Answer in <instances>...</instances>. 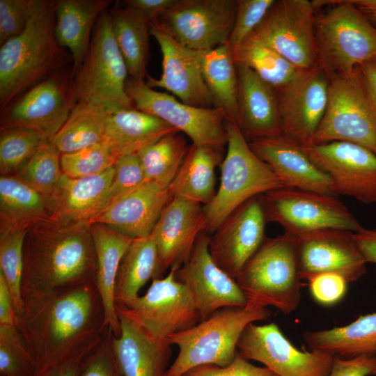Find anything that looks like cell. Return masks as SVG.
Here are the masks:
<instances>
[{
	"mask_svg": "<svg viewBox=\"0 0 376 376\" xmlns=\"http://www.w3.org/2000/svg\"><path fill=\"white\" fill-rule=\"evenodd\" d=\"M117 159L102 143L61 155V169L72 178L100 173L113 166Z\"/></svg>",
	"mask_w": 376,
	"mask_h": 376,
	"instance_id": "45",
	"label": "cell"
},
{
	"mask_svg": "<svg viewBox=\"0 0 376 376\" xmlns=\"http://www.w3.org/2000/svg\"><path fill=\"white\" fill-rule=\"evenodd\" d=\"M111 0H56L55 36L68 49L72 59L74 75L88 52L95 25Z\"/></svg>",
	"mask_w": 376,
	"mask_h": 376,
	"instance_id": "31",
	"label": "cell"
},
{
	"mask_svg": "<svg viewBox=\"0 0 376 376\" xmlns=\"http://www.w3.org/2000/svg\"><path fill=\"white\" fill-rule=\"evenodd\" d=\"M332 141L358 144L376 155V105L359 67L329 77L327 109L312 145Z\"/></svg>",
	"mask_w": 376,
	"mask_h": 376,
	"instance_id": "8",
	"label": "cell"
},
{
	"mask_svg": "<svg viewBox=\"0 0 376 376\" xmlns=\"http://www.w3.org/2000/svg\"><path fill=\"white\" fill-rule=\"evenodd\" d=\"M52 216L49 199L15 175L0 177V233Z\"/></svg>",
	"mask_w": 376,
	"mask_h": 376,
	"instance_id": "35",
	"label": "cell"
},
{
	"mask_svg": "<svg viewBox=\"0 0 376 376\" xmlns=\"http://www.w3.org/2000/svg\"><path fill=\"white\" fill-rule=\"evenodd\" d=\"M226 130L227 152L220 165V184L213 199L203 205L210 235L248 200L285 187L254 153L235 123L226 121Z\"/></svg>",
	"mask_w": 376,
	"mask_h": 376,
	"instance_id": "7",
	"label": "cell"
},
{
	"mask_svg": "<svg viewBox=\"0 0 376 376\" xmlns=\"http://www.w3.org/2000/svg\"><path fill=\"white\" fill-rule=\"evenodd\" d=\"M16 313L7 281L0 272V324L15 325Z\"/></svg>",
	"mask_w": 376,
	"mask_h": 376,
	"instance_id": "55",
	"label": "cell"
},
{
	"mask_svg": "<svg viewBox=\"0 0 376 376\" xmlns=\"http://www.w3.org/2000/svg\"><path fill=\"white\" fill-rule=\"evenodd\" d=\"M210 234L197 238L188 258L175 272V277L190 293L200 322L226 307H244L246 297L236 281L220 268L209 251Z\"/></svg>",
	"mask_w": 376,
	"mask_h": 376,
	"instance_id": "19",
	"label": "cell"
},
{
	"mask_svg": "<svg viewBox=\"0 0 376 376\" xmlns=\"http://www.w3.org/2000/svg\"><path fill=\"white\" fill-rule=\"evenodd\" d=\"M150 32L162 54V73L159 79L148 75L146 84L152 88H164L185 104L203 108L214 107L202 72L205 51L182 45L153 21L150 24Z\"/></svg>",
	"mask_w": 376,
	"mask_h": 376,
	"instance_id": "22",
	"label": "cell"
},
{
	"mask_svg": "<svg viewBox=\"0 0 376 376\" xmlns=\"http://www.w3.org/2000/svg\"><path fill=\"white\" fill-rule=\"evenodd\" d=\"M190 146L180 132L169 134L138 152L146 181L169 187L180 170Z\"/></svg>",
	"mask_w": 376,
	"mask_h": 376,
	"instance_id": "40",
	"label": "cell"
},
{
	"mask_svg": "<svg viewBox=\"0 0 376 376\" xmlns=\"http://www.w3.org/2000/svg\"><path fill=\"white\" fill-rule=\"evenodd\" d=\"M329 78L319 67L299 70L276 89L281 134L299 146L313 144L328 101Z\"/></svg>",
	"mask_w": 376,
	"mask_h": 376,
	"instance_id": "17",
	"label": "cell"
},
{
	"mask_svg": "<svg viewBox=\"0 0 376 376\" xmlns=\"http://www.w3.org/2000/svg\"><path fill=\"white\" fill-rule=\"evenodd\" d=\"M109 111L101 104L76 102L64 125L49 141L61 155L102 142Z\"/></svg>",
	"mask_w": 376,
	"mask_h": 376,
	"instance_id": "37",
	"label": "cell"
},
{
	"mask_svg": "<svg viewBox=\"0 0 376 376\" xmlns=\"http://www.w3.org/2000/svg\"><path fill=\"white\" fill-rule=\"evenodd\" d=\"M113 169L114 174L110 187L109 204L146 181L143 169L137 153L120 157L114 164Z\"/></svg>",
	"mask_w": 376,
	"mask_h": 376,
	"instance_id": "49",
	"label": "cell"
},
{
	"mask_svg": "<svg viewBox=\"0 0 376 376\" xmlns=\"http://www.w3.org/2000/svg\"><path fill=\"white\" fill-rule=\"evenodd\" d=\"M172 198L169 187L145 181L111 201L92 223L104 224L133 239L146 237Z\"/></svg>",
	"mask_w": 376,
	"mask_h": 376,
	"instance_id": "26",
	"label": "cell"
},
{
	"mask_svg": "<svg viewBox=\"0 0 376 376\" xmlns=\"http://www.w3.org/2000/svg\"><path fill=\"white\" fill-rule=\"evenodd\" d=\"M249 143L285 187L336 196L329 176L294 141L281 134Z\"/></svg>",
	"mask_w": 376,
	"mask_h": 376,
	"instance_id": "24",
	"label": "cell"
},
{
	"mask_svg": "<svg viewBox=\"0 0 376 376\" xmlns=\"http://www.w3.org/2000/svg\"><path fill=\"white\" fill-rule=\"evenodd\" d=\"M95 346L86 348L57 363L40 369L34 376H78L84 358Z\"/></svg>",
	"mask_w": 376,
	"mask_h": 376,
	"instance_id": "53",
	"label": "cell"
},
{
	"mask_svg": "<svg viewBox=\"0 0 376 376\" xmlns=\"http://www.w3.org/2000/svg\"><path fill=\"white\" fill-rule=\"evenodd\" d=\"M112 33L125 61L129 77L144 81L148 76L150 24L142 14L120 3L109 10Z\"/></svg>",
	"mask_w": 376,
	"mask_h": 376,
	"instance_id": "32",
	"label": "cell"
},
{
	"mask_svg": "<svg viewBox=\"0 0 376 376\" xmlns=\"http://www.w3.org/2000/svg\"><path fill=\"white\" fill-rule=\"evenodd\" d=\"M275 0H237L233 27L227 45L234 48L240 45L263 21Z\"/></svg>",
	"mask_w": 376,
	"mask_h": 376,
	"instance_id": "47",
	"label": "cell"
},
{
	"mask_svg": "<svg viewBox=\"0 0 376 376\" xmlns=\"http://www.w3.org/2000/svg\"><path fill=\"white\" fill-rule=\"evenodd\" d=\"M72 66L52 72L1 109L0 128L34 131L50 141L76 103Z\"/></svg>",
	"mask_w": 376,
	"mask_h": 376,
	"instance_id": "10",
	"label": "cell"
},
{
	"mask_svg": "<svg viewBox=\"0 0 376 376\" xmlns=\"http://www.w3.org/2000/svg\"><path fill=\"white\" fill-rule=\"evenodd\" d=\"M269 318L266 308L248 304L244 307H226L195 326L171 335L167 341L177 345L179 352L166 376H182L202 365L228 366L235 357L245 327Z\"/></svg>",
	"mask_w": 376,
	"mask_h": 376,
	"instance_id": "4",
	"label": "cell"
},
{
	"mask_svg": "<svg viewBox=\"0 0 376 376\" xmlns=\"http://www.w3.org/2000/svg\"><path fill=\"white\" fill-rule=\"evenodd\" d=\"M178 0H123L120 3L137 10L150 22L171 10Z\"/></svg>",
	"mask_w": 376,
	"mask_h": 376,
	"instance_id": "54",
	"label": "cell"
},
{
	"mask_svg": "<svg viewBox=\"0 0 376 376\" xmlns=\"http://www.w3.org/2000/svg\"><path fill=\"white\" fill-rule=\"evenodd\" d=\"M358 67L376 105V54Z\"/></svg>",
	"mask_w": 376,
	"mask_h": 376,
	"instance_id": "57",
	"label": "cell"
},
{
	"mask_svg": "<svg viewBox=\"0 0 376 376\" xmlns=\"http://www.w3.org/2000/svg\"><path fill=\"white\" fill-rule=\"evenodd\" d=\"M158 255L150 237L134 239L120 264L115 286L116 307L132 304L141 288L158 278Z\"/></svg>",
	"mask_w": 376,
	"mask_h": 376,
	"instance_id": "36",
	"label": "cell"
},
{
	"mask_svg": "<svg viewBox=\"0 0 376 376\" xmlns=\"http://www.w3.org/2000/svg\"><path fill=\"white\" fill-rule=\"evenodd\" d=\"M261 198L267 221L279 224L284 233L295 237L324 229L356 233L363 228L334 195L282 187Z\"/></svg>",
	"mask_w": 376,
	"mask_h": 376,
	"instance_id": "11",
	"label": "cell"
},
{
	"mask_svg": "<svg viewBox=\"0 0 376 376\" xmlns=\"http://www.w3.org/2000/svg\"><path fill=\"white\" fill-rule=\"evenodd\" d=\"M237 7V0H178L153 22L182 45L207 51L227 43Z\"/></svg>",
	"mask_w": 376,
	"mask_h": 376,
	"instance_id": "16",
	"label": "cell"
},
{
	"mask_svg": "<svg viewBox=\"0 0 376 376\" xmlns=\"http://www.w3.org/2000/svg\"><path fill=\"white\" fill-rule=\"evenodd\" d=\"M126 93L134 107L166 122L185 134L193 144L221 150L227 144L226 119L218 108H203L177 100L167 93L128 77Z\"/></svg>",
	"mask_w": 376,
	"mask_h": 376,
	"instance_id": "13",
	"label": "cell"
},
{
	"mask_svg": "<svg viewBox=\"0 0 376 376\" xmlns=\"http://www.w3.org/2000/svg\"><path fill=\"white\" fill-rule=\"evenodd\" d=\"M221 150L193 144L169 187L172 197L208 204L216 194L215 169L222 162Z\"/></svg>",
	"mask_w": 376,
	"mask_h": 376,
	"instance_id": "33",
	"label": "cell"
},
{
	"mask_svg": "<svg viewBox=\"0 0 376 376\" xmlns=\"http://www.w3.org/2000/svg\"><path fill=\"white\" fill-rule=\"evenodd\" d=\"M371 21H376V0H351Z\"/></svg>",
	"mask_w": 376,
	"mask_h": 376,
	"instance_id": "58",
	"label": "cell"
},
{
	"mask_svg": "<svg viewBox=\"0 0 376 376\" xmlns=\"http://www.w3.org/2000/svg\"><path fill=\"white\" fill-rule=\"evenodd\" d=\"M182 376H277L267 367L253 365L237 352L226 366L207 364L195 367Z\"/></svg>",
	"mask_w": 376,
	"mask_h": 376,
	"instance_id": "50",
	"label": "cell"
},
{
	"mask_svg": "<svg viewBox=\"0 0 376 376\" xmlns=\"http://www.w3.org/2000/svg\"><path fill=\"white\" fill-rule=\"evenodd\" d=\"M296 248L301 279L323 273H336L350 282L366 272V261L353 237V232L324 229L297 237Z\"/></svg>",
	"mask_w": 376,
	"mask_h": 376,
	"instance_id": "21",
	"label": "cell"
},
{
	"mask_svg": "<svg viewBox=\"0 0 376 376\" xmlns=\"http://www.w3.org/2000/svg\"><path fill=\"white\" fill-rule=\"evenodd\" d=\"M128 77L125 61L112 33L108 8L95 24L88 52L75 75L76 102L101 104L110 111L133 109L125 91Z\"/></svg>",
	"mask_w": 376,
	"mask_h": 376,
	"instance_id": "9",
	"label": "cell"
},
{
	"mask_svg": "<svg viewBox=\"0 0 376 376\" xmlns=\"http://www.w3.org/2000/svg\"><path fill=\"white\" fill-rule=\"evenodd\" d=\"M63 174L61 154L50 141H45L14 175L49 199Z\"/></svg>",
	"mask_w": 376,
	"mask_h": 376,
	"instance_id": "42",
	"label": "cell"
},
{
	"mask_svg": "<svg viewBox=\"0 0 376 376\" xmlns=\"http://www.w3.org/2000/svg\"><path fill=\"white\" fill-rule=\"evenodd\" d=\"M35 358L16 325L0 324V376H34Z\"/></svg>",
	"mask_w": 376,
	"mask_h": 376,
	"instance_id": "44",
	"label": "cell"
},
{
	"mask_svg": "<svg viewBox=\"0 0 376 376\" xmlns=\"http://www.w3.org/2000/svg\"><path fill=\"white\" fill-rule=\"evenodd\" d=\"M301 148L330 178L335 195L376 204V155L350 142L332 141Z\"/></svg>",
	"mask_w": 376,
	"mask_h": 376,
	"instance_id": "18",
	"label": "cell"
},
{
	"mask_svg": "<svg viewBox=\"0 0 376 376\" xmlns=\"http://www.w3.org/2000/svg\"><path fill=\"white\" fill-rule=\"evenodd\" d=\"M91 233L96 254V286L104 308V324L118 336L120 324L115 302L116 281L121 260L134 239L100 223L91 224Z\"/></svg>",
	"mask_w": 376,
	"mask_h": 376,
	"instance_id": "29",
	"label": "cell"
},
{
	"mask_svg": "<svg viewBox=\"0 0 376 376\" xmlns=\"http://www.w3.org/2000/svg\"><path fill=\"white\" fill-rule=\"evenodd\" d=\"M55 3L54 0H41L24 31L1 45V109L72 61L55 36Z\"/></svg>",
	"mask_w": 376,
	"mask_h": 376,
	"instance_id": "3",
	"label": "cell"
},
{
	"mask_svg": "<svg viewBox=\"0 0 376 376\" xmlns=\"http://www.w3.org/2000/svg\"><path fill=\"white\" fill-rule=\"evenodd\" d=\"M230 49L235 63L251 68L275 90L287 85L299 70L276 50L251 36Z\"/></svg>",
	"mask_w": 376,
	"mask_h": 376,
	"instance_id": "39",
	"label": "cell"
},
{
	"mask_svg": "<svg viewBox=\"0 0 376 376\" xmlns=\"http://www.w3.org/2000/svg\"><path fill=\"white\" fill-rule=\"evenodd\" d=\"M120 331L112 334L113 352L122 376H166L171 345L159 340L127 317L118 314Z\"/></svg>",
	"mask_w": 376,
	"mask_h": 376,
	"instance_id": "28",
	"label": "cell"
},
{
	"mask_svg": "<svg viewBox=\"0 0 376 376\" xmlns=\"http://www.w3.org/2000/svg\"><path fill=\"white\" fill-rule=\"evenodd\" d=\"M202 72L212 97L214 107L220 109L224 113L226 121L235 123L237 75L230 47L224 44L205 51Z\"/></svg>",
	"mask_w": 376,
	"mask_h": 376,
	"instance_id": "38",
	"label": "cell"
},
{
	"mask_svg": "<svg viewBox=\"0 0 376 376\" xmlns=\"http://www.w3.org/2000/svg\"><path fill=\"white\" fill-rule=\"evenodd\" d=\"M237 350L245 359L262 363L277 376H328L336 357L322 350H298L273 322L249 324Z\"/></svg>",
	"mask_w": 376,
	"mask_h": 376,
	"instance_id": "15",
	"label": "cell"
},
{
	"mask_svg": "<svg viewBox=\"0 0 376 376\" xmlns=\"http://www.w3.org/2000/svg\"><path fill=\"white\" fill-rule=\"evenodd\" d=\"M301 280L296 239L286 233L265 237L235 278L246 304L285 314L299 304Z\"/></svg>",
	"mask_w": 376,
	"mask_h": 376,
	"instance_id": "6",
	"label": "cell"
},
{
	"mask_svg": "<svg viewBox=\"0 0 376 376\" xmlns=\"http://www.w3.org/2000/svg\"><path fill=\"white\" fill-rule=\"evenodd\" d=\"M376 375V354L351 359L336 357L328 376H371Z\"/></svg>",
	"mask_w": 376,
	"mask_h": 376,
	"instance_id": "52",
	"label": "cell"
},
{
	"mask_svg": "<svg viewBox=\"0 0 376 376\" xmlns=\"http://www.w3.org/2000/svg\"><path fill=\"white\" fill-rule=\"evenodd\" d=\"M178 268L172 267L164 277L153 279L143 295L127 306L116 307L117 314L127 317L163 341L198 324L200 318L193 299L175 277Z\"/></svg>",
	"mask_w": 376,
	"mask_h": 376,
	"instance_id": "12",
	"label": "cell"
},
{
	"mask_svg": "<svg viewBox=\"0 0 376 376\" xmlns=\"http://www.w3.org/2000/svg\"><path fill=\"white\" fill-rule=\"evenodd\" d=\"M91 224L52 216L28 227L24 244L23 298L73 285L96 284Z\"/></svg>",
	"mask_w": 376,
	"mask_h": 376,
	"instance_id": "2",
	"label": "cell"
},
{
	"mask_svg": "<svg viewBox=\"0 0 376 376\" xmlns=\"http://www.w3.org/2000/svg\"><path fill=\"white\" fill-rule=\"evenodd\" d=\"M26 229L0 233V272L8 285L16 315L24 308L22 283L24 270V244Z\"/></svg>",
	"mask_w": 376,
	"mask_h": 376,
	"instance_id": "41",
	"label": "cell"
},
{
	"mask_svg": "<svg viewBox=\"0 0 376 376\" xmlns=\"http://www.w3.org/2000/svg\"><path fill=\"white\" fill-rule=\"evenodd\" d=\"M113 166L93 175L61 176L49 198L52 216L66 222L91 224L109 204Z\"/></svg>",
	"mask_w": 376,
	"mask_h": 376,
	"instance_id": "27",
	"label": "cell"
},
{
	"mask_svg": "<svg viewBox=\"0 0 376 376\" xmlns=\"http://www.w3.org/2000/svg\"><path fill=\"white\" fill-rule=\"evenodd\" d=\"M175 132L179 131L156 116L135 108L119 109L108 112L102 142L118 159Z\"/></svg>",
	"mask_w": 376,
	"mask_h": 376,
	"instance_id": "30",
	"label": "cell"
},
{
	"mask_svg": "<svg viewBox=\"0 0 376 376\" xmlns=\"http://www.w3.org/2000/svg\"><path fill=\"white\" fill-rule=\"evenodd\" d=\"M303 338L311 350L332 353L342 359L376 354V312L331 329L306 331Z\"/></svg>",
	"mask_w": 376,
	"mask_h": 376,
	"instance_id": "34",
	"label": "cell"
},
{
	"mask_svg": "<svg viewBox=\"0 0 376 376\" xmlns=\"http://www.w3.org/2000/svg\"><path fill=\"white\" fill-rule=\"evenodd\" d=\"M112 334L106 329L101 340L84 358L78 376H122L113 352Z\"/></svg>",
	"mask_w": 376,
	"mask_h": 376,
	"instance_id": "48",
	"label": "cell"
},
{
	"mask_svg": "<svg viewBox=\"0 0 376 376\" xmlns=\"http://www.w3.org/2000/svg\"><path fill=\"white\" fill-rule=\"evenodd\" d=\"M262 195L240 205L210 235L208 248L212 259L235 280L265 238L267 221Z\"/></svg>",
	"mask_w": 376,
	"mask_h": 376,
	"instance_id": "20",
	"label": "cell"
},
{
	"mask_svg": "<svg viewBox=\"0 0 376 376\" xmlns=\"http://www.w3.org/2000/svg\"><path fill=\"white\" fill-rule=\"evenodd\" d=\"M41 0H0V45L22 33Z\"/></svg>",
	"mask_w": 376,
	"mask_h": 376,
	"instance_id": "46",
	"label": "cell"
},
{
	"mask_svg": "<svg viewBox=\"0 0 376 376\" xmlns=\"http://www.w3.org/2000/svg\"><path fill=\"white\" fill-rule=\"evenodd\" d=\"M15 325L33 355L36 372L96 345L107 329L95 283L34 293L24 298Z\"/></svg>",
	"mask_w": 376,
	"mask_h": 376,
	"instance_id": "1",
	"label": "cell"
},
{
	"mask_svg": "<svg viewBox=\"0 0 376 376\" xmlns=\"http://www.w3.org/2000/svg\"><path fill=\"white\" fill-rule=\"evenodd\" d=\"M204 231H207V220L202 204L173 197L150 235L157 251L158 278L188 260L197 238Z\"/></svg>",
	"mask_w": 376,
	"mask_h": 376,
	"instance_id": "23",
	"label": "cell"
},
{
	"mask_svg": "<svg viewBox=\"0 0 376 376\" xmlns=\"http://www.w3.org/2000/svg\"><path fill=\"white\" fill-rule=\"evenodd\" d=\"M313 298L323 305L338 302L345 295L347 281L336 273H323L308 281Z\"/></svg>",
	"mask_w": 376,
	"mask_h": 376,
	"instance_id": "51",
	"label": "cell"
},
{
	"mask_svg": "<svg viewBox=\"0 0 376 376\" xmlns=\"http://www.w3.org/2000/svg\"><path fill=\"white\" fill-rule=\"evenodd\" d=\"M315 21L317 65L327 75H343L376 54V26L351 0L319 1Z\"/></svg>",
	"mask_w": 376,
	"mask_h": 376,
	"instance_id": "5",
	"label": "cell"
},
{
	"mask_svg": "<svg viewBox=\"0 0 376 376\" xmlns=\"http://www.w3.org/2000/svg\"><path fill=\"white\" fill-rule=\"evenodd\" d=\"M353 237L366 263H376V230L363 228Z\"/></svg>",
	"mask_w": 376,
	"mask_h": 376,
	"instance_id": "56",
	"label": "cell"
},
{
	"mask_svg": "<svg viewBox=\"0 0 376 376\" xmlns=\"http://www.w3.org/2000/svg\"><path fill=\"white\" fill-rule=\"evenodd\" d=\"M235 64L237 112L233 123L249 143L281 135L275 89L249 67Z\"/></svg>",
	"mask_w": 376,
	"mask_h": 376,
	"instance_id": "25",
	"label": "cell"
},
{
	"mask_svg": "<svg viewBox=\"0 0 376 376\" xmlns=\"http://www.w3.org/2000/svg\"><path fill=\"white\" fill-rule=\"evenodd\" d=\"M315 1H275L251 36L267 44L299 70L318 67Z\"/></svg>",
	"mask_w": 376,
	"mask_h": 376,
	"instance_id": "14",
	"label": "cell"
},
{
	"mask_svg": "<svg viewBox=\"0 0 376 376\" xmlns=\"http://www.w3.org/2000/svg\"><path fill=\"white\" fill-rule=\"evenodd\" d=\"M45 141H49L30 130L0 129L1 175H15Z\"/></svg>",
	"mask_w": 376,
	"mask_h": 376,
	"instance_id": "43",
	"label": "cell"
}]
</instances>
